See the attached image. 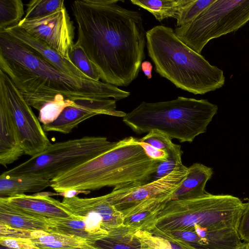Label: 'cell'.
Wrapping results in <instances>:
<instances>
[{
  "mask_svg": "<svg viewBox=\"0 0 249 249\" xmlns=\"http://www.w3.org/2000/svg\"><path fill=\"white\" fill-rule=\"evenodd\" d=\"M139 140L140 142L146 143L156 148L164 150L168 154L178 145L172 142V139L166 135L155 130L149 132L145 136L139 139Z\"/></svg>",
  "mask_w": 249,
  "mask_h": 249,
  "instance_id": "cell-33",
  "label": "cell"
},
{
  "mask_svg": "<svg viewBox=\"0 0 249 249\" xmlns=\"http://www.w3.org/2000/svg\"><path fill=\"white\" fill-rule=\"evenodd\" d=\"M65 7L63 0H32L27 4L23 18H35L44 16Z\"/></svg>",
  "mask_w": 249,
  "mask_h": 249,
  "instance_id": "cell-30",
  "label": "cell"
},
{
  "mask_svg": "<svg viewBox=\"0 0 249 249\" xmlns=\"http://www.w3.org/2000/svg\"><path fill=\"white\" fill-rule=\"evenodd\" d=\"M190 0H131V2L151 13L158 21L177 18L180 9Z\"/></svg>",
  "mask_w": 249,
  "mask_h": 249,
  "instance_id": "cell-25",
  "label": "cell"
},
{
  "mask_svg": "<svg viewBox=\"0 0 249 249\" xmlns=\"http://www.w3.org/2000/svg\"><path fill=\"white\" fill-rule=\"evenodd\" d=\"M47 223L48 233L73 236L92 244L108 233L101 224L88 217L47 218Z\"/></svg>",
  "mask_w": 249,
  "mask_h": 249,
  "instance_id": "cell-17",
  "label": "cell"
},
{
  "mask_svg": "<svg viewBox=\"0 0 249 249\" xmlns=\"http://www.w3.org/2000/svg\"><path fill=\"white\" fill-rule=\"evenodd\" d=\"M75 101L61 95L55 97L53 101L46 103L39 111L38 120L43 124L52 123L59 117L67 107L72 106Z\"/></svg>",
  "mask_w": 249,
  "mask_h": 249,
  "instance_id": "cell-29",
  "label": "cell"
},
{
  "mask_svg": "<svg viewBox=\"0 0 249 249\" xmlns=\"http://www.w3.org/2000/svg\"><path fill=\"white\" fill-rule=\"evenodd\" d=\"M247 249H249V239L248 241L247 242Z\"/></svg>",
  "mask_w": 249,
  "mask_h": 249,
  "instance_id": "cell-40",
  "label": "cell"
},
{
  "mask_svg": "<svg viewBox=\"0 0 249 249\" xmlns=\"http://www.w3.org/2000/svg\"><path fill=\"white\" fill-rule=\"evenodd\" d=\"M116 101L110 98L75 101L73 105L66 107L56 120L52 123L43 124L42 127L47 132L68 134L80 123L96 115L123 118L126 113L116 109Z\"/></svg>",
  "mask_w": 249,
  "mask_h": 249,
  "instance_id": "cell-12",
  "label": "cell"
},
{
  "mask_svg": "<svg viewBox=\"0 0 249 249\" xmlns=\"http://www.w3.org/2000/svg\"><path fill=\"white\" fill-rule=\"evenodd\" d=\"M141 66L144 75L148 79H151L152 78V71L153 69V66L151 62L148 61H143Z\"/></svg>",
  "mask_w": 249,
  "mask_h": 249,
  "instance_id": "cell-37",
  "label": "cell"
},
{
  "mask_svg": "<svg viewBox=\"0 0 249 249\" xmlns=\"http://www.w3.org/2000/svg\"><path fill=\"white\" fill-rule=\"evenodd\" d=\"M146 40L156 71L177 88L204 94L224 85L223 71L184 44L172 28L155 26L146 32Z\"/></svg>",
  "mask_w": 249,
  "mask_h": 249,
  "instance_id": "cell-4",
  "label": "cell"
},
{
  "mask_svg": "<svg viewBox=\"0 0 249 249\" xmlns=\"http://www.w3.org/2000/svg\"><path fill=\"white\" fill-rule=\"evenodd\" d=\"M249 21V0H214L193 21L174 32L199 54L212 39L234 32Z\"/></svg>",
  "mask_w": 249,
  "mask_h": 249,
  "instance_id": "cell-8",
  "label": "cell"
},
{
  "mask_svg": "<svg viewBox=\"0 0 249 249\" xmlns=\"http://www.w3.org/2000/svg\"><path fill=\"white\" fill-rule=\"evenodd\" d=\"M51 180L29 176H0V197H8L26 193H39L50 187Z\"/></svg>",
  "mask_w": 249,
  "mask_h": 249,
  "instance_id": "cell-21",
  "label": "cell"
},
{
  "mask_svg": "<svg viewBox=\"0 0 249 249\" xmlns=\"http://www.w3.org/2000/svg\"><path fill=\"white\" fill-rule=\"evenodd\" d=\"M172 196L156 200L134 213L124 217L123 224L136 231H149L155 225L158 215Z\"/></svg>",
  "mask_w": 249,
  "mask_h": 249,
  "instance_id": "cell-23",
  "label": "cell"
},
{
  "mask_svg": "<svg viewBox=\"0 0 249 249\" xmlns=\"http://www.w3.org/2000/svg\"><path fill=\"white\" fill-rule=\"evenodd\" d=\"M56 195L58 194L39 192L31 195L22 194L0 197V200L23 212L46 218L75 216L62 202L51 197Z\"/></svg>",
  "mask_w": 249,
  "mask_h": 249,
  "instance_id": "cell-15",
  "label": "cell"
},
{
  "mask_svg": "<svg viewBox=\"0 0 249 249\" xmlns=\"http://www.w3.org/2000/svg\"><path fill=\"white\" fill-rule=\"evenodd\" d=\"M124 0H78L71 4L80 46L104 82L128 86L145 57L146 33L141 13L124 8Z\"/></svg>",
  "mask_w": 249,
  "mask_h": 249,
  "instance_id": "cell-1",
  "label": "cell"
},
{
  "mask_svg": "<svg viewBox=\"0 0 249 249\" xmlns=\"http://www.w3.org/2000/svg\"><path fill=\"white\" fill-rule=\"evenodd\" d=\"M3 31L37 56L63 72L73 77L91 80L77 68L70 60L30 35L18 24Z\"/></svg>",
  "mask_w": 249,
  "mask_h": 249,
  "instance_id": "cell-16",
  "label": "cell"
},
{
  "mask_svg": "<svg viewBox=\"0 0 249 249\" xmlns=\"http://www.w3.org/2000/svg\"><path fill=\"white\" fill-rule=\"evenodd\" d=\"M24 14L21 0H0V31L18 24Z\"/></svg>",
  "mask_w": 249,
  "mask_h": 249,
  "instance_id": "cell-26",
  "label": "cell"
},
{
  "mask_svg": "<svg viewBox=\"0 0 249 249\" xmlns=\"http://www.w3.org/2000/svg\"><path fill=\"white\" fill-rule=\"evenodd\" d=\"M165 235L192 249H235L242 242L238 231L231 228L209 230L196 226L166 231Z\"/></svg>",
  "mask_w": 249,
  "mask_h": 249,
  "instance_id": "cell-13",
  "label": "cell"
},
{
  "mask_svg": "<svg viewBox=\"0 0 249 249\" xmlns=\"http://www.w3.org/2000/svg\"><path fill=\"white\" fill-rule=\"evenodd\" d=\"M0 245L13 249H39L29 238L0 236Z\"/></svg>",
  "mask_w": 249,
  "mask_h": 249,
  "instance_id": "cell-34",
  "label": "cell"
},
{
  "mask_svg": "<svg viewBox=\"0 0 249 249\" xmlns=\"http://www.w3.org/2000/svg\"><path fill=\"white\" fill-rule=\"evenodd\" d=\"M62 203L74 215L93 218L107 231L123 224V216L105 195L90 198L64 197Z\"/></svg>",
  "mask_w": 249,
  "mask_h": 249,
  "instance_id": "cell-14",
  "label": "cell"
},
{
  "mask_svg": "<svg viewBox=\"0 0 249 249\" xmlns=\"http://www.w3.org/2000/svg\"><path fill=\"white\" fill-rule=\"evenodd\" d=\"M182 154L181 145H178L175 150L169 153V157L166 161L160 162L153 177L152 180L160 178L169 174L175 169L182 166L183 165L181 160Z\"/></svg>",
  "mask_w": 249,
  "mask_h": 249,
  "instance_id": "cell-32",
  "label": "cell"
},
{
  "mask_svg": "<svg viewBox=\"0 0 249 249\" xmlns=\"http://www.w3.org/2000/svg\"><path fill=\"white\" fill-rule=\"evenodd\" d=\"M24 154L4 93L0 90V164L6 167Z\"/></svg>",
  "mask_w": 249,
  "mask_h": 249,
  "instance_id": "cell-18",
  "label": "cell"
},
{
  "mask_svg": "<svg viewBox=\"0 0 249 249\" xmlns=\"http://www.w3.org/2000/svg\"><path fill=\"white\" fill-rule=\"evenodd\" d=\"M30 239L39 249H98L86 240L59 233L44 231Z\"/></svg>",
  "mask_w": 249,
  "mask_h": 249,
  "instance_id": "cell-24",
  "label": "cell"
},
{
  "mask_svg": "<svg viewBox=\"0 0 249 249\" xmlns=\"http://www.w3.org/2000/svg\"><path fill=\"white\" fill-rule=\"evenodd\" d=\"M139 142L146 154L151 158L161 161H166L168 159L169 155L167 152L156 148L146 143Z\"/></svg>",
  "mask_w": 249,
  "mask_h": 249,
  "instance_id": "cell-36",
  "label": "cell"
},
{
  "mask_svg": "<svg viewBox=\"0 0 249 249\" xmlns=\"http://www.w3.org/2000/svg\"><path fill=\"white\" fill-rule=\"evenodd\" d=\"M117 143L105 137L89 136L51 143L44 151L2 174L51 180L110 150Z\"/></svg>",
  "mask_w": 249,
  "mask_h": 249,
  "instance_id": "cell-7",
  "label": "cell"
},
{
  "mask_svg": "<svg viewBox=\"0 0 249 249\" xmlns=\"http://www.w3.org/2000/svg\"><path fill=\"white\" fill-rule=\"evenodd\" d=\"M245 206L237 197L208 193L194 199L171 200L159 213L153 228L162 231H185L196 226L238 231Z\"/></svg>",
  "mask_w": 249,
  "mask_h": 249,
  "instance_id": "cell-6",
  "label": "cell"
},
{
  "mask_svg": "<svg viewBox=\"0 0 249 249\" xmlns=\"http://www.w3.org/2000/svg\"><path fill=\"white\" fill-rule=\"evenodd\" d=\"M247 242H241L235 249H247Z\"/></svg>",
  "mask_w": 249,
  "mask_h": 249,
  "instance_id": "cell-38",
  "label": "cell"
},
{
  "mask_svg": "<svg viewBox=\"0 0 249 249\" xmlns=\"http://www.w3.org/2000/svg\"><path fill=\"white\" fill-rule=\"evenodd\" d=\"M0 249H13L6 248V247H5L0 245Z\"/></svg>",
  "mask_w": 249,
  "mask_h": 249,
  "instance_id": "cell-39",
  "label": "cell"
},
{
  "mask_svg": "<svg viewBox=\"0 0 249 249\" xmlns=\"http://www.w3.org/2000/svg\"><path fill=\"white\" fill-rule=\"evenodd\" d=\"M213 174V169L200 163L188 167L187 175L180 186L173 193L171 200H185L201 197L207 192L205 188Z\"/></svg>",
  "mask_w": 249,
  "mask_h": 249,
  "instance_id": "cell-19",
  "label": "cell"
},
{
  "mask_svg": "<svg viewBox=\"0 0 249 249\" xmlns=\"http://www.w3.org/2000/svg\"><path fill=\"white\" fill-rule=\"evenodd\" d=\"M140 240L141 249H192L171 239L161 237L146 231H137Z\"/></svg>",
  "mask_w": 249,
  "mask_h": 249,
  "instance_id": "cell-27",
  "label": "cell"
},
{
  "mask_svg": "<svg viewBox=\"0 0 249 249\" xmlns=\"http://www.w3.org/2000/svg\"><path fill=\"white\" fill-rule=\"evenodd\" d=\"M0 223L20 230L48 231L47 218L25 213L0 200Z\"/></svg>",
  "mask_w": 249,
  "mask_h": 249,
  "instance_id": "cell-20",
  "label": "cell"
},
{
  "mask_svg": "<svg viewBox=\"0 0 249 249\" xmlns=\"http://www.w3.org/2000/svg\"><path fill=\"white\" fill-rule=\"evenodd\" d=\"M238 232L241 240L247 242L249 239V201L245 206L241 217Z\"/></svg>",
  "mask_w": 249,
  "mask_h": 249,
  "instance_id": "cell-35",
  "label": "cell"
},
{
  "mask_svg": "<svg viewBox=\"0 0 249 249\" xmlns=\"http://www.w3.org/2000/svg\"><path fill=\"white\" fill-rule=\"evenodd\" d=\"M161 161L149 157L139 139L130 136L117 142L110 150L51 180L56 192L84 194L105 187L119 188L150 181Z\"/></svg>",
  "mask_w": 249,
  "mask_h": 249,
  "instance_id": "cell-3",
  "label": "cell"
},
{
  "mask_svg": "<svg viewBox=\"0 0 249 249\" xmlns=\"http://www.w3.org/2000/svg\"><path fill=\"white\" fill-rule=\"evenodd\" d=\"M0 90L17 129L24 154L34 156L51 144L38 118L9 77L0 70Z\"/></svg>",
  "mask_w": 249,
  "mask_h": 249,
  "instance_id": "cell-9",
  "label": "cell"
},
{
  "mask_svg": "<svg viewBox=\"0 0 249 249\" xmlns=\"http://www.w3.org/2000/svg\"><path fill=\"white\" fill-rule=\"evenodd\" d=\"M0 70L31 107L39 111L58 95L75 101L127 97L130 92L93 80L73 77L45 61L3 31H0Z\"/></svg>",
  "mask_w": 249,
  "mask_h": 249,
  "instance_id": "cell-2",
  "label": "cell"
},
{
  "mask_svg": "<svg viewBox=\"0 0 249 249\" xmlns=\"http://www.w3.org/2000/svg\"><path fill=\"white\" fill-rule=\"evenodd\" d=\"M18 25L30 35L69 60L75 27L65 7L44 16L22 19Z\"/></svg>",
  "mask_w": 249,
  "mask_h": 249,
  "instance_id": "cell-11",
  "label": "cell"
},
{
  "mask_svg": "<svg viewBox=\"0 0 249 249\" xmlns=\"http://www.w3.org/2000/svg\"><path fill=\"white\" fill-rule=\"evenodd\" d=\"M188 171V167L183 165L158 179L141 185L113 188L105 196L124 217L155 199L172 196L181 185Z\"/></svg>",
  "mask_w": 249,
  "mask_h": 249,
  "instance_id": "cell-10",
  "label": "cell"
},
{
  "mask_svg": "<svg viewBox=\"0 0 249 249\" xmlns=\"http://www.w3.org/2000/svg\"><path fill=\"white\" fill-rule=\"evenodd\" d=\"M218 109L207 100L179 96L168 101H143L123 122L137 133L155 130L181 142H192L206 132Z\"/></svg>",
  "mask_w": 249,
  "mask_h": 249,
  "instance_id": "cell-5",
  "label": "cell"
},
{
  "mask_svg": "<svg viewBox=\"0 0 249 249\" xmlns=\"http://www.w3.org/2000/svg\"><path fill=\"white\" fill-rule=\"evenodd\" d=\"M214 0H190L179 10L177 17V25L182 26L193 21Z\"/></svg>",
  "mask_w": 249,
  "mask_h": 249,
  "instance_id": "cell-31",
  "label": "cell"
},
{
  "mask_svg": "<svg viewBox=\"0 0 249 249\" xmlns=\"http://www.w3.org/2000/svg\"><path fill=\"white\" fill-rule=\"evenodd\" d=\"M69 60L89 79L99 81L100 76L98 71L84 50L75 43L69 52Z\"/></svg>",
  "mask_w": 249,
  "mask_h": 249,
  "instance_id": "cell-28",
  "label": "cell"
},
{
  "mask_svg": "<svg viewBox=\"0 0 249 249\" xmlns=\"http://www.w3.org/2000/svg\"><path fill=\"white\" fill-rule=\"evenodd\" d=\"M136 231L122 224L109 230L106 236L92 244L98 249H141V243Z\"/></svg>",
  "mask_w": 249,
  "mask_h": 249,
  "instance_id": "cell-22",
  "label": "cell"
}]
</instances>
